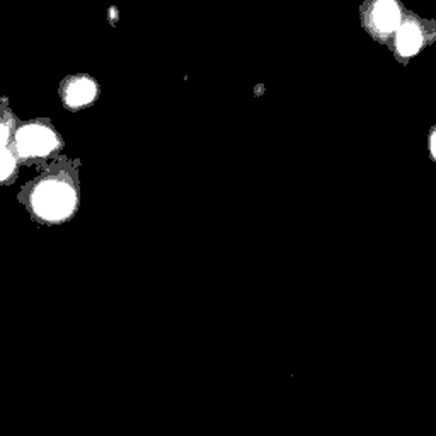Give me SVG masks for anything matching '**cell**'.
Segmentation results:
<instances>
[{"label":"cell","instance_id":"8992f818","mask_svg":"<svg viewBox=\"0 0 436 436\" xmlns=\"http://www.w3.org/2000/svg\"><path fill=\"white\" fill-rule=\"evenodd\" d=\"M16 176V157L11 151H0V183L12 181Z\"/></svg>","mask_w":436,"mask_h":436},{"label":"cell","instance_id":"52a82bcc","mask_svg":"<svg viewBox=\"0 0 436 436\" xmlns=\"http://www.w3.org/2000/svg\"><path fill=\"white\" fill-rule=\"evenodd\" d=\"M9 133H11V120L9 118H0V151L6 148L9 142Z\"/></svg>","mask_w":436,"mask_h":436},{"label":"cell","instance_id":"6da1fadb","mask_svg":"<svg viewBox=\"0 0 436 436\" xmlns=\"http://www.w3.org/2000/svg\"><path fill=\"white\" fill-rule=\"evenodd\" d=\"M29 208L41 222H64L77 208V191L65 176H43L31 186Z\"/></svg>","mask_w":436,"mask_h":436},{"label":"cell","instance_id":"3957f363","mask_svg":"<svg viewBox=\"0 0 436 436\" xmlns=\"http://www.w3.org/2000/svg\"><path fill=\"white\" fill-rule=\"evenodd\" d=\"M96 96V86L89 78H77L70 82V86L65 91V101L70 108H81V106L89 104Z\"/></svg>","mask_w":436,"mask_h":436},{"label":"cell","instance_id":"7a4b0ae2","mask_svg":"<svg viewBox=\"0 0 436 436\" xmlns=\"http://www.w3.org/2000/svg\"><path fill=\"white\" fill-rule=\"evenodd\" d=\"M17 151L24 161H38L46 158L59 151L60 138L46 123H28L21 126L16 135Z\"/></svg>","mask_w":436,"mask_h":436},{"label":"cell","instance_id":"5b68a950","mask_svg":"<svg viewBox=\"0 0 436 436\" xmlns=\"http://www.w3.org/2000/svg\"><path fill=\"white\" fill-rule=\"evenodd\" d=\"M375 23L380 29L392 31L399 24V12L392 2H384L377 7Z\"/></svg>","mask_w":436,"mask_h":436},{"label":"cell","instance_id":"ba28073f","mask_svg":"<svg viewBox=\"0 0 436 436\" xmlns=\"http://www.w3.org/2000/svg\"><path fill=\"white\" fill-rule=\"evenodd\" d=\"M433 153H435V157H436V135L433 136Z\"/></svg>","mask_w":436,"mask_h":436},{"label":"cell","instance_id":"277c9868","mask_svg":"<svg viewBox=\"0 0 436 436\" xmlns=\"http://www.w3.org/2000/svg\"><path fill=\"white\" fill-rule=\"evenodd\" d=\"M397 46L402 55H412L421 46V33L414 26L407 24L399 31Z\"/></svg>","mask_w":436,"mask_h":436}]
</instances>
